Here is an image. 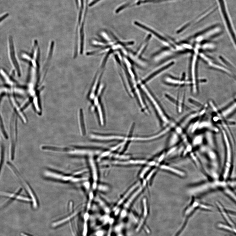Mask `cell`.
<instances>
[{
	"mask_svg": "<svg viewBox=\"0 0 236 236\" xmlns=\"http://www.w3.org/2000/svg\"><path fill=\"white\" fill-rule=\"evenodd\" d=\"M40 59L41 52L36 50L28 54L25 59L29 66L27 87L30 95L39 94L44 87L43 83L45 78L41 77Z\"/></svg>",
	"mask_w": 236,
	"mask_h": 236,
	"instance_id": "1",
	"label": "cell"
},
{
	"mask_svg": "<svg viewBox=\"0 0 236 236\" xmlns=\"http://www.w3.org/2000/svg\"><path fill=\"white\" fill-rule=\"evenodd\" d=\"M217 1L228 34L230 38L236 37V32L228 11L225 0H217Z\"/></svg>",
	"mask_w": 236,
	"mask_h": 236,
	"instance_id": "2",
	"label": "cell"
},
{
	"mask_svg": "<svg viewBox=\"0 0 236 236\" xmlns=\"http://www.w3.org/2000/svg\"><path fill=\"white\" fill-rule=\"evenodd\" d=\"M8 40V54L10 63L16 74L20 77L21 74V67L14 41L11 36H9Z\"/></svg>",
	"mask_w": 236,
	"mask_h": 236,
	"instance_id": "3",
	"label": "cell"
},
{
	"mask_svg": "<svg viewBox=\"0 0 236 236\" xmlns=\"http://www.w3.org/2000/svg\"><path fill=\"white\" fill-rule=\"evenodd\" d=\"M10 143L9 156L11 160L13 161L15 156V149L18 138L17 117L14 113H13L10 123Z\"/></svg>",
	"mask_w": 236,
	"mask_h": 236,
	"instance_id": "4",
	"label": "cell"
},
{
	"mask_svg": "<svg viewBox=\"0 0 236 236\" xmlns=\"http://www.w3.org/2000/svg\"><path fill=\"white\" fill-rule=\"evenodd\" d=\"M55 152L69 154L78 155H88L93 156L99 154L101 151L99 150H95L91 149H80L77 148L55 147Z\"/></svg>",
	"mask_w": 236,
	"mask_h": 236,
	"instance_id": "5",
	"label": "cell"
},
{
	"mask_svg": "<svg viewBox=\"0 0 236 236\" xmlns=\"http://www.w3.org/2000/svg\"><path fill=\"white\" fill-rule=\"evenodd\" d=\"M143 90L148 97L150 101L153 104L157 115L162 122L165 125H168L170 122L168 118L167 117L165 112L162 108L161 106L160 105L154 97L152 96L149 92L148 89L146 87H144Z\"/></svg>",
	"mask_w": 236,
	"mask_h": 236,
	"instance_id": "6",
	"label": "cell"
},
{
	"mask_svg": "<svg viewBox=\"0 0 236 236\" xmlns=\"http://www.w3.org/2000/svg\"><path fill=\"white\" fill-rule=\"evenodd\" d=\"M147 162L144 160H131L119 161H106L102 163V164H112L118 165H142L147 163Z\"/></svg>",
	"mask_w": 236,
	"mask_h": 236,
	"instance_id": "7",
	"label": "cell"
},
{
	"mask_svg": "<svg viewBox=\"0 0 236 236\" xmlns=\"http://www.w3.org/2000/svg\"><path fill=\"white\" fill-rule=\"evenodd\" d=\"M19 192L16 193H12L0 191V196L7 198L8 199H10L14 200H19L26 201H29L31 200L28 198L19 195Z\"/></svg>",
	"mask_w": 236,
	"mask_h": 236,
	"instance_id": "8",
	"label": "cell"
},
{
	"mask_svg": "<svg viewBox=\"0 0 236 236\" xmlns=\"http://www.w3.org/2000/svg\"><path fill=\"white\" fill-rule=\"evenodd\" d=\"M45 173L47 176L64 181L70 180L73 182H77L86 179V178H75L72 177L64 176L60 174L50 172H47Z\"/></svg>",
	"mask_w": 236,
	"mask_h": 236,
	"instance_id": "9",
	"label": "cell"
},
{
	"mask_svg": "<svg viewBox=\"0 0 236 236\" xmlns=\"http://www.w3.org/2000/svg\"><path fill=\"white\" fill-rule=\"evenodd\" d=\"M89 160L91 170H92L93 180V189H95L97 187V183L98 179L97 170L96 165L93 158H90Z\"/></svg>",
	"mask_w": 236,
	"mask_h": 236,
	"instance_id": "10",
	"label": "cell"
},
{
	"mask_svg": "<svg viewBox=\"0 0 236 236\" xmlns=\"http://www.w3.org/2000/svg\"><path fill=\"white\" fill-rule=\"evenodd\" d=\"M171 128L168 127L165 128L163 130L158 134L154 136L148 138H133L131 139V140H156L162 138V137L164 136L167 133H168L171 130Z\"/></svg>",
	"mask_w": 236,
	"mask_h": 236,
	"instance_id": "11",
	"label": "cell"
},
{
	"mask_svg": "<svg viewBox=\"0 0 236 236\" xmlns=\"http://www.w3.org/2000/svg\"><path fill=\"white\" fill-rule=\"evenodd\" d=\"M140 184V182H137L136 183L129 189L128 191L124 195L123 197H122L120 200L118 202L116 206L114 208V210H116L118 208V207L122 204L130 196L131 194L134 191L135 189L137 188V187H138Z\"/></svg>",
	"mask_w": 236,
	"mask_h": 236,
	"instance_id": "12",
	"label": "cell"
},
{
	"mask_svg": "<svg viewBox=\"0 0 236 236\" xmlns=\"http://www.w3.org/2000/svg\"><path fill=\"white\" fill-rule=\"evenodd\" d=\"M174 63V62H171L169 64H167L165 66L162 67L160 69H159L153 73V74H150L149 77L147 78L145 80H144L142 81V83L144 84L148 82L149 80L152 79H153L154 77H156V75L158 74L159 73H161L163 71L167 69H168L172 66V65Z\"/></svg>",
	"mask_w": 236,
	"mask_h": 236,
	"instance_id": "13",
	"label": "cell"
},
{
	"mask_svg": "<svg viewBox=\"0 0 236 236\" xmlns=\"http://www.w3.org/2000/svg\"><path fill=\"white\" fill-rule=\"evenodd\" d=\"M91 138L93 139L100 140H121L124 139L123 137L118 136H101L92 134Z\"/></svg>",
	"mask_w": 236,
	"mask_h": 236,
	"instance_id": "14",
	"label": "cell"
},
{
	"mask_svg": "<svg viewBox=\"0 0 236 236\" xmlns=\"http://www.w3.org/2000/svg\"><path fill=\"white\" fill-rule=\"evenodd\" d=\"M134 23L135 25L138 26L139 27L142 28L143 29L146 30V31H148L149 32H150V33L153 34L157 37L159 39H161V40L162 41H163L165 42H166V43H168V42H167V40L166 39H165L163 37L159 35L158 34L154 31L153 30L151 29V28L147 27H146L145 25H144L141 24L140 23L138 22L135 21L134 22Z\"/></svg>",
	"mask_w": 236,
	"mask_h": 236,
	"instance_id": "15",
	"label": "cell"
},
{
	"mask_svg": "<svg viewBox=\"0 0 236 236\" xmlns=\"http://www.w3.org/2000/svg\"><path fill=\"white\" fill-rule=\"evenodd\" d=\"M143 188L142 187H140L139 188L137 189L131 196L129 198V199L126 201V202L124 205V207L125 209L128 208L130 206L131 203L136 198V197L138 196L139 194L142 192Z\"/></svg>",
	"mask_w": 236,
	"mask_h": 236,
	"instance_id": "16",
	"label": "cell"
},
{
	"mask_svg": "<svg viewBox=\"0 0 236 236\" xmlns=\"http://www.w3.org/2000/svg\"><path fill=\"white\" fill-rule=\"evenodd\" d=\"M160 168L162 169L171 172L182 177H184L185 176L186 174L184 172L169 166L162 165L161 166Z\"/></svg>",
	"mask_w": 236,
	"mask_h": 236,
	"instance_id": "17",
	"label": "cell"
},
{
	"mask_svg": "<svg viewBox=\"0 0 236 236\" xmlns=\"http://www.w3.org/2000/svg\"><path fill=\"white\" fill-rule=\"evenodd\" d=\"M236 109V102H235L226 108L222 112V114L225 117L230 116L235 111Z\"/></svg>",
	"mask_w": 236,
	"mask_h": 236,
	"instance_id": "18",
	"label": "cell"
},
{
	"mask_svg": "<svg viewBox=\"0 0 236 236\" xmlns=\"http://www.w3.org/2000/svg\"><path fill=\"white\" fill-rule=\"evenodd\" d=\"M3 121L1 113H0V131L4 138L7 139L8 138V136L5 130Z\"/></svg>",
	"mask_w": 236,
	"mask_h": 236,
	"instance_id": "19",
	"label": "cell"
},
{
	"mask_svg": "<svg viewBox=\"0 0 236 236\" xmlns=\"http://www.w3.org/2000/svg\"><path fill=\"white\" fill-rule=\"evenodd\" d=\"M203 139V135H199L196 136L193 140V144L194 146H196L201 144Z\"/></svg>",
	"mask_w": 236,
	"mask_h": 236,
	"instance_id": "20",
	"label": "cell"
},
{
	"mask_svg": "<svg viewBox=\"0 0 236 236\" xmlns=\"http://www.w3.org/2000/svg\"><path fill=\"white\" fill-rule=\"evenodd\" d=\"M143 219L145 218L148 215V208L146 199L144 198L143 200Z\"/></svg>",
	"mask_w": 236,
	"mask_h": 236,
	"instance_id": "21",
	"label": "cell"
},
{
	"mask_svg": "<svg viewBox=\"0 0 236 236\" xmlns=\"http://www.w3.org/2000/svg\"><path fill=\"white\" fill-rule=\"evenodd\" d=\"M176 134H173L171 137L169 142V145L172 146L177 142L178 138Z\"/></svg>",
	"mask_w": 236,
	"mask_h": 236,
	"instance_id": "22",
	"label": "cell"
},
{
	"mask_svg": "<svg viewBox=\"0 0 236 236\" xmlns=\"http://www.w3.org/2000/svg\"><path fill=\"white\" fill-rule=\"evenodd\" d=\"M81 8L80 9L79 15V17L78 21V26H77V28H78L80 25L82 15V11H83V0H81Z\"/></svg>",
	"mask_w": 236,
	"mask_h": 236,
	"instance_id": "23",
	"label": "cell"
},
{
	"mask_svg": "<svg viewBox=\"0 0 236 236\" xmlns=\"http://www.w3.org/2000/svg\"><path fill=\"white\" fill-rule=\"evenodd\" d=\"M166 1H167V0H143V1L139 2L138 3L139 4L140 3H157L163 2Z\"/></svg>",
	"mask_w": 236,
	"mask_h": 236,
	"instance_id": "24",
	"label": "cell"
},
{
	"mask_svg": "<svg viewBox=\"0 0 236 236\" xmlns=\"http://www.w3.org/2000/svg\"><path fill=\"white\" fill-rule=\"evenodd\" d=\"M150 167H145L141 171V173H140V177L141 178H143L144 176H145V175L146 173L150 169Z\"/></svg>",
	"mask_w": 236,
	"mask_h": 236,
	"instance_id": "25",
	"label": "cell"
},
{
	"mask_svg": "<svg viewBox=\"0 0 236 236\" xmlns=\"http://www.w3.org/2000/svg\"><path fill=\"white\" fill-rule=\"evenodd\" d=\"M129 5V3H127L125 4L124 5H123L120 7H119L118 9H117L116 11V13H118L121 10H123L125 8L127 7Z\"/></svg>",
	"mask_w": 236,
	"mask_h": 236,
	"instance_id": "26",
	"label": "cell"
},
{
	"mask_svg": "<svg viewBox=\"0 0 236 236\" xmlns=\"http://www.w3.org/2000/svg\"><path fill=\"white\" fill-rule=\"evenodd\" d=\"M98 189L102 191H107L109 189L107 186L103 185H100L98 186Z\"/></svg>",
	"mask_w": 236,
	"mask_h": 236,
	"instance_id": "27",
	"label": "cell"
},
{
	"mask_svg": "<svg viewBox=\"0 0 236 236\" xmlns=\"http://www.w3.org/2000/svg\"><path fill=\"white\" fill-rule=\"evenodd\" d=\"M156 169H154L150 172V173L148 174L146 180V181L147 180H149L151 178V177L153 176V175L154 174V173L156 172Z\"/></svg>",
	"mask_w": 236,
	"mask_h": 236,
	"instance_id": "28",
	"label": "cell"
},
{
	"mask_svg": "<svg viewBox=\"0 0 236 236\" xmlns=\"http://www.w3.org/2000/svg\"><path fill=\"white\" fill-rule=\"evenodd\" d=\"M101 1V0H94V1H93L92 2H91L90 4L89 5V6L90 7L96 4L98 2L100 1Z\"/></svg>",
	"mask_w": 236,
	"mask_h": 236,
	"instance_id": "29",
	"label": "cell"
},
{
	"mask_svg": "<svg viewBox=\"0 0 236 236\" xmlns=\"http://www.w3.org/2000/svg\"><path fill=\"white\" fill-rule=\"evenodd\" d=\"M87 232V224L85 223L84 226V230L83 232V235L85 236Z\"/></svg>",
	"mask_w": 236,
	"mask_h": 236,
	"instance_id": "30",
	"label": "cell"
},
{
	"mask_svg": "<svg viewBox=\"0 0 236 236\" xmlns=\"http://www.w3.org/2000/svg\"><path fill=\"white\" fill-rule=\"evenodd\" d=\"M176 149L177 147H174L172 148L171 149H170V150L168 152V153H167V155H169L170 154H171Z\"/></svg>",
	"mask_w": 236,
	"mask_h": 236,
	"instance_id": "31",
	"label": "cell"
},
{
	"mask_svg": "<svg viewBox=\"0 0 236 236\" xmlns=\"http://www.w3.org/2000/svg\"><path fill=\"white\" fill-rule=\"evenodd\" d=\"M165 156V155L164 154H163L158 159V161L159 162H162L163 159L164 158Z\"/></svg>",
	"mask_w": 236,
	"mask_h": 236,
	"instance_id": "32",
	"label": "cell"
},
{
	"mask_svg": "<svg viewBox=\"0 0 236 236\" xmlns=\"http://www.w3.org/2000/svg\"><path fill=\"white\" fill-rule=\"evenodd\" d=\"M103 232L100 231L97 232V235L98 236H102L103 235Z\"/></svg>",
	"mask_w": 236,
	"mask_h": 236,
	"instance_id": "33",
	"label": "cell"
},
{
	"mask_svg": "<svg viewBox=\"0 0 236 236\" xmlns=\"http://www.w3.org/2000/svg\"><path fill=\"white\" fill-rule=\"evenodd\" d=\"M156 162H151L148 163V165L150 166H153L155 165Z\"/></svg>",
	"mask_w": 236,
	"mask_h": 236,
	"instance_id": "34",
	"label": "cell"
},
{
	"mask_svg": "<svg viewBox=\"0 0 236 236\" xmlns=\"http://www.w3.org/2000/svg\"><path fill=\"white\" fill-rule=\"evenodd\" d=\"M85 221L87 220V219H88V218H89V215H88V214H86L85 215Z\"/></svg>",
	"mask_w": 236,
	"mask_h": 236,
	"instance_id": "35",
	"label": "cell"
},
{
	"mask_svg": "<svg viewBox=\"0 0 236 236\" xmlns=\"http://www.w3.org/2000/svg\"><path fill=\"white\" fill-rule=\"evenodd\" d=\"M21 235L22 236H29L23 233H21Z\"/></svg>",
	"mask_w": 236,
	"mask_h": 236,
	"instance_id": "36",
	"label": "cell"
},
{
	"mask_svg": "<svg viewBox=\"0 0 236 236\" xmlns=\"http://www.w3.org/2000/svg\"><path fill=\"white\" fill-rule=\"evenodd\" d=\"M109 234L108 235V236H111V235H110V233H111L110 231V232H109Z\"/></svg>",
	"mask_w": 236,
	"mask_h": 236,
	"instance_id": "37",
	"label": "cell"
}]
</instances>
